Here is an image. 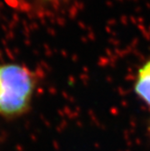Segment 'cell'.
<instances>
[{
	"mask_svg": "<svg viewBox=\"0 0 150 151\" xmlns=\"http://www.w3.org/2000/svg\"><path fill=\"white\" fill-rule=\"evenodd\" d=\"M34 91L33 78L24 67L0 65V114L17 115L28 107Z\"/></svg>",
	"mask_w": 150,
	"mask_h": 151,
	"instance_id": "obj_1",
	"label": "cell"
},
{
	"mask_svg": "<svg viewBox=\"0 0 150 151\" xmlns=\"http://www.w3.org/2000/svg\"><path fill=\"white\" fill-rule=\"evenodd\" d=\"M135 91L150 109V59L139 70L135 83Z\"/></svg>",
	"mask_w": 150,
	"mask_h": 151,
	"instance_id": "obj_2",
	"label": "cell"
}]
</instances>
